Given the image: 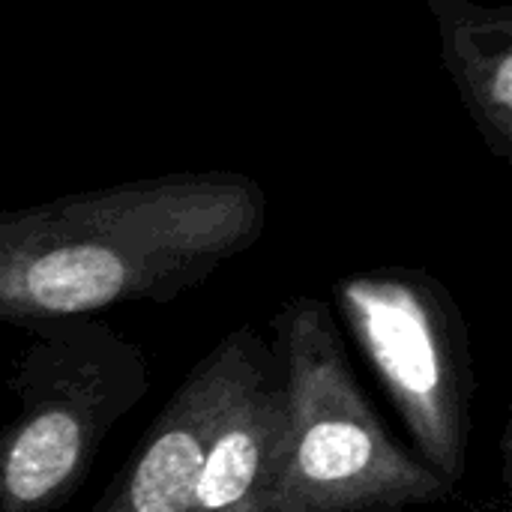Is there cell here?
I'll return each mask as SVG.
<instances>
[{
  "mask_svg": "<svg viewBox=\"0 0 512 512\" xmlns=\"http://www.w3.org/2000/svg\"><path fill=\"white\" fill-rule=\"evenodd\" d=\"M264 225V186L225 168L0 207V321L30 327L177 300L249 252Z\"/></svg>",
  "mask_w": 512,
  "mask_h": 512,
  "instance_id": "1",
  "label": "cell"
},
{
  "mask_svg": "<svg viewBox=\"0 0 512 512\" xmlns=\"http://www.w3.org/2000/svg\"><path fill=\"white\" fill-rule=\"evenodd\" d=\"M279 444L282 372L273 345L252 327L186 512H264Z\"/></svg>",
  "mask_w": 512,
  "mask_h": 512,
  "instance_id": "6",
  "label": "cell"
},
{
  "mask_svg": "<svg viewBox=\"0 0 512 512\" xmlns=\"http://www.w3.org/2000/svg\"><path fill=\"white\" fill-rule=\"evenodd\" d=\"M444 66L483 144L512 162V6L477 0H423Z\"/></svg>",
  "mask_w": 512,
  "mask_h": 512,
  "instance_id": "7",
  "label": "cell"
},
{
  "mask_svg": "<svg viewBox=\"0 0 512 512\" xmlns=\"http://www.w3.org/2000/svg\"><path fill=\"white\" fill-rule=\"evenodd\" d=\"M249 330V324L231 330L192 366L141 438L108 498L93 512H186Z\"/></svg>",
  "mask_w": 512,
  "mask_h": 512,
  "instance_id": "5",
  "label": "cell"
},
{
  "mask_svg": "<svg viewBox=\"0 0 512 512\" xmlns=\"http://www.w3.org/2000/svg\"><path fill=\"white\" fill-rule=\"evenodd\" d=\"M270 327L282 372V444L264 512H405L453 495L384 429L327 303L291 297Z\"/></svg>",
  "mask_w": 512,
  "mask_h": 512,
  "instance_id": "2",
  "label": "cell"
},
{
  "mask_svg": "<svg viewBox=\"0 0 512 512\" xmlns=\"http://www.w3.org/2000/svg\"><path fill=\"white\" fill-rule=\"evenodd\" d=\"M333 297L420 459L456 489L468 471L477 375L450 288L429 270L390 264L339 279Z\"/></svg>",
  "mask_w": 512,
  "mask_h": 512,
  "instance_id": "4",
  "label": "cell"
},
{
  "mask_svg": "<svg viewBox=\"0 0 512 512\" xmlns=\"http://www.w3.org/2000/svg\"><path fill=\"white\" fill-rule=\"evenodd\" d=\"M0 426V512L60 510L87 480L111 429L147 396L150 366L135 342L96 315L21 327Z\"/></svg>",
  "mask_w": 512,
  "mask_h": 512,
  "instance_id": "3",
  "label": "cell"
}]
</instances>
